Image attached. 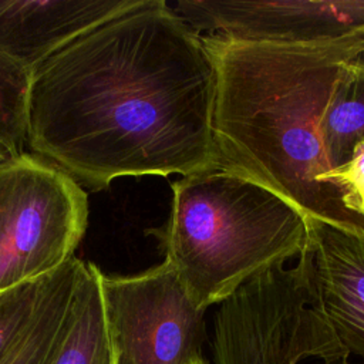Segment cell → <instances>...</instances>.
<instances>
[{"instance_id":"obj_11","label":"cell","mask_w":364,"mask_h":364,"mask_svg":"<svg viewBox=\"0 0 364 364\" xmlns=\"http://www.w3.org/2000/svg\"><path fill=\"white\" fill-rule=\"evenodd\" d=\"M84 263L74 256L50 274L34 317L0 364H47L65 324Z\"/></svg>"},{"instance_id":"obj_9","label":"cell","mask_w":364,"mask_h":364,"mask_svg":"<svg viewBox=\"0 0 364 364\" xmlns=\"http://www.w3.org/2000/svg\"><path fill=\"white\" fill-rule=\"evenodd\" d=\"M318 304L351 358L364 364V232L309 219Z\"/></svg>"},{"instance_id":"obj_8","label":"cell","mask_w":364,"mask_h":364,"mask_svg":"<svg viewBox=\"0 0 364 364\" xmlns=\"http://www.w3.org/2000/svg\"><path fill=\"white\" fill-rule=\"evenodd\" d=\"M151 0H0V54L27 71Z\"/></svg>"},{"instance_id":"obj_7","label":"cell","mask_w":364,"mask_h":364,"mask_svg":"<svg viewBox=\"0 0 364 364\" xmlns=\"http://www.w3.org/2000/svg\"><path fill=\"white\" fill-rule=\"evenodd\" d=\"M172 10L199 36L313 43L364 31V0H179Z\"/></svg>"},{"instance_id":"obj_4","label":"cell","mask_w":364,"mask_h":364,"mask_svg":"<svg viewBox=\"0 0 364 364\" xmlns=\"http://www.w3.org/2000/svg\"><path fill=\"white\" fill-rule=\"evenodd\" d=\"M215 307L213 364H361L343 348L321 313L310 243Z\"/></svg>"},{"instance_id":"obj_2","label":"cell","mask_w":364,"mask_h":364,"mask_svg":"<svg viewBox=\"0 0 364 364\" xmlns=\"http://www.w3.org/2000/svg\"><path fill=\"white\" fill-rule=\"evenodd\" d=\"M202 38L215 65L218 164L264 185L309 219L364 232L333 179L326 138L340 84L364 57V31L313 43Z\"/></svg>"},{"instance_id":"obj_6","label":"cell","mask_w":364,"mask_h":364,"mask_svg":"<svg viewBox=\"0 0 364 364\" xmlns=\"http://www.w3.org/2000/svg\"><path fill=\"white\" fill-rule=\"evenodd\" d=\"M100 284L118 364H189L203 357L206 310L166 260L132 276L100 270Z\"/></svg>"},{"instance_id":"obj_14","label":"cell","mask_w":364,"mask_h":364,"mask_svg":"<svg viewBox=\"0 0 364 364\" xmlns=\"http://www.w3.org/2000/svg\"><path fill=\"white\" fill-rule=\"evenodd\" d=\"M50 274L0 294V358L11 348L34 317Z\"/></svg>"},{"instance_id":"obj_10","label":"cell","mask_w":364,"mask_h":364,"mask_svg":"<svg viewBox=\"0 0 364 364\" xmlns=\"http://www.w3.org/2000/svg\"><path fill=\"white\" fill-rule=\"evenodd\" d=\"M47 364H118L108 330L100 269L84 263L61 336Z\"/></svg>"},{"instance_id":"obj_16","label":"cell","mask_w":364,"mask_h":364,"mask_svg":"<svg viewBox=\"0 0 364 364\" xmlns=\"http://www.w3.org/2000/svg\"><path fill=\"white\" fill-rule=\"evenodd\" d=\"M189 364H209V361H206V360H205V357H199V358H196V360L191 361Z\"/></svg>"},{"instance_id":"obj_15","label":"cell","mask_w":364,"mask_h":364,"mask_svg":"<svg viewBox=\"0 0 364 364\" xmlns=\"http://www.w3.org/2000/svg\"><path fill=\"white\" fill-rule=\"evenodd\" d=\"M343 191L344 206L364 220V141L358 142L347 164L333 175Z\"/></svg>"},{"instance_id":"obj_12","label":"cell","mask_w":364,"mask_h":364,"mask_svg":"<svg viewBox=\"0 0 364 364\" xmlns=\"http://www.w3.org/2000/svg\"><path fill=\"white\" fill-rule=\"evenodd\" d=\"M326 138L336 171L364 141V57L351 64L340 84L327 114Z\"/></svg>"},{"instance_id":"obj_13","label":"cell","mask_w":364,"mask_h":364,"mask_svg":"<svg viewBox=\"0 0 364 364\" xmlns=\"http://www.w3.org/2000/svg\"><path fill=\"white\" fill-rule=\"evenodd\" d=\"M30 75L0 54V149L10 156L23 154L26 148Z\"/></svg>"},{"instance_id":"obj_5","label":"cell","mask_w":364,"mask_h":364,"mask_svg":"<svg viewBox=\"0 0 364 364\" xmlns=\"http://www.w3.org/2000/svg\"><path fill=\"white\" fill-rule=\"evenodd\" d=\"M87 223V193L68 173L31 152L1 161L0 294L71 260Z\"/></svg>"},{"instance_id":"obj_3","label":"cell","mask_w":364,"mask_h":364,"mask_svg":"<svg viewBox=\"0 0 364 364\" xmlns=\"http://www.w3.org/2000/svg\"><path fill=\"white\" fill-rule=\"evenodd\" d=\"M172 193L168 220L148 232L202 310L309 243V218L300 209L219 164L179 178Z\"/></svg>"},{"instance_id":"obj_1","label":"cell","mask_w":364,"mask_h":364,"mask_svg":"<svg viewBox=\"0 0 364 364\" xmlns=\"http://www.w3.org/2000/svg\"><path fill=\"white\" fill-rule=\"evenodd\" d=\"M208 47L164 0L117 17L31 71L30 152L100 191L121 176L218 165Z\"/></svg>"},{"instance_id":"obj_17","label":"cell","mask_w":364,"mask_h":364,"mask_svg":"<svg viewBox=\"0 0 364 364\" xmlns=\"http://www.w3.org/2000/svg\"><path fill=\"white\" fill-rule=\"evenodd\" d=\"M7 158H10V155H7L4 151H1V149H0V162H1V161H4V159H7Z\"/></svg>"}]
</instances>
